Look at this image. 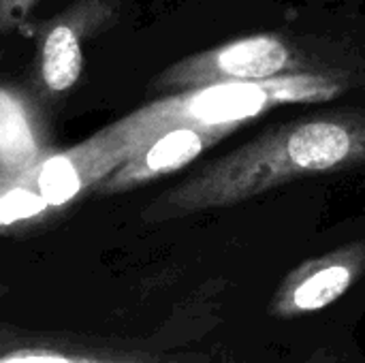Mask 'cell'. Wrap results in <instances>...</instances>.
<instances>
[{
	"label": "cell",
	"instance_id": "obj_1",
	"mask_svg": "<svg viewBox=\"0 0 365 363\" xmlns=\"http://www.w3.org/2000/svg\"><path fill=\"white\" fill-rule=\"evenodd\" d=\"M365 167V109L304 116L267 128L252 141L197 169L156 197L150 223L229 208L293 180Z\"/></svg>",
	"mask_w": 365,
	"mask_h": 363
},
{
	"label": "cell",
	"instance_id": "obj_2",
	"mask_svg": "<svg viewBox=\"0 0 365 363\" xmlns=\"http://www.w3.org/2000/svg\"><path fill=\"white\" fill-rule=\"evenodd\" d=\"M357 79L302 75L259 83H214L160 96L115 124L133 145V154L156 135L175 126L240 128L284 105L325 103L349 92Z\"/></svg>",
	"mask_w": 365,
	"mask_h": 363
},
{
	"label": "cell",
	"instance_id": "obj_3",
	"mask_svg": "<svg viewBox=\"0 0 365 363\" xmlns=\"http://www.w3.org/2000/svg\"><path fill=\"white\" fill-rule=\"evenodd\" d=\"M359 64L353 51L334 43L263 32L227 41L169 64L152 77L148 92L167 96L214 83H259L302 75L359 79Z\"/></svg>",
	"mask_w": 365,
	"mask_h": 363
},
{
	"label": "cell",
	"instance_id": "obj_4",
	"mask_svg": "<svg viewBox=\"0 0 365 363\" xmlns=\"http://www.w3.org/2000/svg\"><path fill=\"white\" fill-rule=\"evenodd\" d=\"M115 19L118 4L111 0H75L34 26L32 86L41 101H60L77 86L86 62L83 45L109 30Z\"/></svg>",
	"mask_w": 365,
	"mask_h": 363
},
{
	"label": "cell",
	"instance_id": "obj_5",
	"mask_svg": "<svg viewBox=\"0 0 365 363\" xmlns=\"http://www.w3.org/2000/svg\"><path fill=\"white\" fill-rule=\"evenodd\" d=\"M130 156L133 145L113 122L68 150L49 152L17 175L51 210L62 212L86 193H94Z\"/></svg>",
	"mask_w": 365,
	"mask_h": 363
},
{
	"label": "cell",
	"instance_id": "obj_6",
	"mask_svg": "<svg viewBox=\"0 0 365 363\" xmlns=\"http://www.w3.org/2000/svg\"><path fill=\"white\" fill-rule=\"evenodd\" d=\"M364 274L365 240L314 257L282 278L269 302V315L295 319L321 312L346 295Z\"/></svg>",
	"mask_w": 365,
	"mask_h": 363
},
{
	"label": "cell",
	"instance_id": "obj_7",
	"mask_svg": "<svg viewBox=\"0 0 365 363\" xmlns=\"http://www.w3.org/2000/svg\"><path fill=\"white\" fill-rule=\"evenodd\" d=\"M0 363H182L122 342L43 334L0 323Z\"/></svg>",
	"mask_w": 365,
	"mask_h": 363
},
{
	"label": "cell",
	"instance_id": "obj_8",
	"mask_svg": "<svg viewBox=\"0 0 365 363\" xmlns=\"http://www.w3.org/2000/svg\"><path fill=\"white\" fill-rule=\"evenodd\" d=\"M231 128L175 126L141 145L122 167L96 186V195H120L148 182L175 173L197 160L205 150L229 137Z\"/></svg>",
	"mask_w": 365,
	"mask_h": 363
},
{
	"label": "cell",
	"instance_id": "obj_9",
	"mask_svg": "<svg viewBox=\"0 0 365 363\" xmlns=\"http://www.w3.org/2000/svg\"><path fill=\"white\" fill-rule=\"evenodd\" d=\"M47 154L36 101L24 88L0 79V171L19 173Z\"/></svg>",
	"mask_w": 365,
	"mask_h": 363
},
{
	"label": "cell",
	"instance_id": "obj_10",
	"mask_svg": "<svg viewBox=\"0 0 365 363\" xmlns=\"http://www.w3.org/2000/svg\"><path fill=\"white\" fill-rule=\"evenodd\" d=\"M58 210H51L34 195L17 173L0 171V235L32 229L53 220Z\"/></svg>",
	"mask_w": 365,
	"mask_h": 363
},
{
	"label": "cell",
	"instance_id": "obj_11",
	"mask_svg": "<svg viewBox=\"0 0 365 363\" xmlns=\"http://www.w3.org/2000/svg\"><path fill=\"white\" fill-rule=\"evenodd\" d=\"M38 0H0V34L21 30Z\"/></svg>",
	"mask_w": 365,
	"mask_h": 363
},
{
	"label": "cell",
	"instance_id": "obj_12",
	"mask_svg": "<svg viewBox=\"0 0 365 363\" xmlns=\"http://www.w3.org/2000/svg\"><path fill=\"white\" fill-rule=\"evenodd\" d=\"M111 2H115V4H118V2H120V0H111Z\"/></svg>",
	"mask_w": 365,
	"mask_h": 363
}]
</instances>
